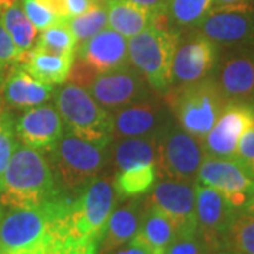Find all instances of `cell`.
<instances>
[{
	"label": "cell",
	"mask_w": 254,
	"mask_h": 254,
	"mask_svg": "<svg viewBox=\"0 0 254 254\" xmlns=\"http://www.w3.org/2000/svg\"><path fill=\"white\" fill-rule=\"evenodd\" d=\"M206 252H210V249L196 232L190 235H178L163 254H203Z\"/></svg>",
	"instance_id": "33"
},
{
	"label": "cell",
	"mask_w": 254,
	"mask_h": 254,
	"mask_svg": "<svg viewBox=\"0 0 254 254\" xmlns=\"http://www.w3.org/2000/svg\"><path fill=\"white\" fill-rule=\"evenodd\" d=\"M73 61L93 75L120 68L130 64L127 38L112 28H103L98 34L76 44Z\"/></svg>",
	"instance_id": "17"
},
{
	"label": "cell",
	"mask_w": 254,
	"mask_h": 254,
	"mask_svg": "<svg viewBox=\"0 0 254 254\" xmlns=\"http://www.w3.org/2000/svg\"><path fill=\"white\" fill-rule=\"evenodd\" d=\"M196 30L222 48L254 46V4L212 7Z\"/></svg>",
	"instance_id": "10"
},
{
	"label": "cell",
	"mask_w": 254,
	"mask_h": 254,
	"mask_svg": "<svg viewBox=\"0 0 254 254\" xmlns=\"http://www.w3.org/2000/svg\"><path fill=\"white\" fill-rule=\"evenodd\" d=\"M250 0H212L213 7H219V6H227V4H237V3H246Z\"/></svg>",
	"instance_id": "39"
},
{
	"label": "cell",
	"mask_w": 254,
	"mask_h": 254,
	"mask_svg": "<svg viewBox=\"0 0 254 254\" xmlns=\"http://www.w3.org/2000/svg\"><path fill=\"white\" fill-rule=\"evenodd\" d=\"M196 182L222 192L239 210L254 193L253 170L236 157L206 155L202 161Z\"/></svg>",
	"instance_id": "9"
},
{
	"label": "cell",
	"mask_w": 254,
	"mask_h": 254,
	"mask_svg": "<svg viewBox=\"0 0 254 254\" xmlns=\"http://www.w3.org/2000/svg\"><path fill=\"white\" fill-rule=\"evenodd\" d=\"M54 106L65 128L88 141L110 144L113 140L112 112L102 108L89 91L73 82L60 85L54 91Z\"/></svg>",
	"instance_id": "5"
},
{
	"label": "cell",
	"mask_w": 254,
	"mask_h": 254,
	"mask_svg": "<svg viewBox=\"0 0 254 254\" xmlns=\"http://www.w3.org/2000/svg\"><path fill=\"white\" fill-rule=\"evenodd\" d=\"M54 91V86L37 81L20 64H14L0 85V99L9 109L27 110L48 102Z\"/></svg>",
	"instance_id": "19"
},
{
	"label": "cell",
	"mask_w": 254,
	"mask_h": 254,
	"mask_svg": "<svg viewBox=\"0 0 254 254\" xmlns=\"http://www.w3.org/2000/svg\"><path fill=\"white\" fill-rule=\"evenodd\" d=\"M144 198H130L113 209L100 237L98 254H108L120 246L128 243L138 230L144 213Z\"/></svg>",
	"instance_id": "20"
},
{
	"label": "cell",
	"mask_w": 254,
	"mask_h": 254,
	"mask_svg": "<svg viewBox=\"0 0 254 254\" xmlns=\"http://www.w3.org/2000/svg\"><path fill=\"white\" fill-rule=\"evenodd\" d=\"M163 95L175 122L200 140L210 131L226 105L212 75L202 81L171 86Z\"/></svg>",
	"instance_id": "4"
},
{
	"label": "cell",
	"mask_w": 254,
	"mask_h": 254,
	"mask_svg": "<svg viewBox=\"0 0 254 254\" xmlns=\"http://www.w3.org/2000/svg\"><path fill=\"white\" fill-rule=\"evenodd\" d=\"M20 143L47 153L63 136L65 125L53 105H38L24 110L14 123Z\"/></svg>",
	"instance_id": "18"
},
{
	"label": "cell",
	"mask_w": 254,
	"mask_h": 254,
	"mask_svg": "<svg viewBox=\"0 0 254 254\" xmlns=\"http://www.w3.org/2000/svg\"><path fill=\"white\" fill-rule=\"evenodd\" d=\"M235 157L247 164L250 168L254 167V126L249 127L240 136L237 141Z\"/></svg>",
	"instance_id": "35"
},
{
	"label": "cell",
	"mask_w": 254,
	"mask_h": 254,
	"mask_svg": "<svg viewBox=\"0 0 254 254\" xmlns=\"http://www.w3.org/2000/svg\"><path fill=\"white\" fill-rule=\"evenodd\" d=\"M243 212H247V213H250V215H253L254 216V193L250 196V199L246 202Z\"/></svg>",
	"instance_id": "40"
},
{
	"label": "cell",
	"mask_w": 254,
	"mask_h": 254,
	"mask_svg": "<svg viewBox=\"0 0 254 254\" xmlns=\"http://www.w3.org/2000/svg\"><path fill=\"white\" fill-rule=\"evenodd\" d=\"M131 3H134L137 6L143 7V9L151 11L153 14L164 13L165 11V4L167 0H128Z\"/></svg>",
	"instance_id": "38"
},
{
	"label": "cell",
	"mask_w": 254,
	"mask_h": 254,
	"mask_svg": "<svg viewBox=\"0 0 254 254\" xmlns=\"http://www.w3.org/2000/svg\"><path fill=\"white\" fill-rule=\"evenodd\" d=\"M110 147V161L116 173L137 165L155 163V137H125L113 138Z\"/></svg>",
	"instance_id": "24"
},
{
	"label": "cell",
	"mask_w": 254,
	"mask_h": 254,
	"mask_svg": "<svg viewBox=\"0 0 254 254\" xmlns=\"http://www.w3.org/2000/svg\"><path fill=\"white\" fill-rule=\"evenodd\" d=\"M93 99L109 112L151 96V86L130 64L98 73L86 86Z\"/></svg>",
	"instance_id": "12"
},
{
	"label": "cell",
	"mask_w": 254,
	"mask_h": 254,
	"mask_svg": "<svg viewBox=\"0 0 254 254\" xmlns=\"http://www.w3.org/2000/svg\"><path fill=\"white\" fill-rule=\"evenodd\" d=\"M17 0H0V13L4 9H7L13 3H16Z\"/></svg>",
	"instance_id": "41"
},
{
	"label": "cell",
	"mask_w": 254,
	"mask_h": 254,
	"mask_svg": "<svg viewBox=\"0 0 254 254\" xmlns=\"http://www.w3.org/2000/svg\"><path fill=\"white\" fill-rule=\"evenodd\" d=\"M225 249L239 254H254V216L240 210L229 229Z\"/></svg>",
	"instance_id": "30"
},
{
	"label": "cell",
	"mask_w": 254,
	"mask_h": 254,
	"mask_svg": "<svg viewBox=\"0 0 254 254\" xmlns=\"http://www.w3.org/2000/svg\"><path fill=\"white\" fill-rule=\"evenodd\" d=\"M180 33L170 26L151 24L127 41L128 63L157 92L171 88V65Z\"/></svg>",
	"instance_id": "6"
},
{
	"label": "cell",
	"mask_w": 254,
	"mask_h": 254,
	"mask_svg": "<svg viewBox=\"0 0 254 254\" xmlns=\"http://www.w3.org/2000/svg\"><path fill=\"white\" fill-rule=\"evenodd\" d=\"M76 44L78 43L73 37L71 28L68 27L66 20L61 18L41 31L34 47L51 54L75 57Z\"/></svg>",
	"instance_id": "28"
},
{
	"label": "cell",
	"mask_w": 254,
	"mask_h": 254,
	"mask_svg": "<svg viewBox=\"0 0 254 254\" xmlns=\"http://www.w3.org/2000/svg\"><path fill=\"white\" fill-rule=\"evenodd\" d=\"M212 7V0H167L165 16L168 26L182 34L199 27Z\"/></svg>",
	"instance_id": "25"
},
{
	"label": "cell",
	"mask_w": 254,
	"mask_h": 254,
	"mask_svg": "<svg viewBox=\"0 0 254 254\" xmlns=\"http://www.w3.org/2000/svg\"><path fill=\"white\" fill-rule=\"evenodd\" d=\"M108 254H151V253H150V252H148L143 245L137 243V242H134V240H130L128 243L120 246V247L115 249V250H112V252H109Z\"/></svg>",
	"instance_id": "37"
},
{
	"label": "cell",
	"mask_w": 254,
	"mask_h": 254,
	"mask_svg": "<svg viewBox=\"0 0 254 254\" xmlns=\"http://www.w3.org/2000/svg\"><path fill=\"white\" fill-rule=\"evenodd\" d=\"M0 21L21 53L33 50L37 41V28L17 1L0 13Z\"/></svg>",
	"instance_id": "27"
},
{
	"label": "cell",
	"mask_w": 254,
	"mask_h": 254,
	"mask_svg": "<svg viewBox=\"0 0 254 254\" xmlns=\"http://www.w3.org/2000/svg\"><path fill=\"white\" fill-rule=\"evenodd\" d=\"M175 237L177 232L171 220L157 209L145 205L141 223L131 240L144 246L151 254H163Z\"/></svg>",
	"instance_id": "22"
},
{
	"label": "cell",
	"mask_w": 254,
	"mask_h": 254,
	"mask_svg": "<svg viewBox=\"0 0 254 254\" xmlns=\"http://www.w3.org/2000/svg\"><path fill=\"white\" fill-rule=\"evenodd\" d=\"M46 155L60 190L76 196L110 163V144L88 141L65 128Z\"/></svg>",
	"instance_id": "3"
},
{
	"label": "cell",
	"mask_w": 254,
	"mask_h": 254,
	"mask_svg": "<svg viewBox=\"0 0 254 254\" xmlns=\"http://www.w3.org/2000/svg\"><path fill=\"white\" fill-rule=\"evenodd\" d=\"M203 254H239L235 252H230V250H212V252H206Z\"/></svg>",
	"instance_id": "42"
},
{
	"label": "cell",
	"mask_w": 254,
	"mask_h": 254,
	"mask_svg": "<svg viewBox=\"0 0 254 254\" xmlns=\"http://www.w3.org/2000/svg\"><path fill=\"white\" fill-rule=\"evenodd\" d=\"M102 1H106V0H102Z\"/></svg>",
	"instance_id": "43"
},
{
	"label": "cell",
	"mask_w": 254,
	"mask_h": 254,
	"mask_svg": "<svg viewBox=\"0 0 254 254\" xmlns=\"http://www.w3.org/2000/svg\"><path fill=\"white\" fill-rule=\"evenodd\" d=\"M64 193L55 182L46 153L17 140L0 181V205L37 206Z\"/></svg>",
	"instance_id": "2"
},
{
	"label": "cell",
	"mask_w": 254,
	"mask_h": 254,
	"mask_svg": "<svg viewBox=\"0 0 254 254\" xmlns=\"http://www.w3.org/2000/svg\"><path fill=\"white\" fill-rule=\"evenodd\" d=\"M102 0H64L65 6V18L76 17L85 11L96 6Z\"/></svg>",
	"instance_id": "36"
},
{
	"label": "cell",
	"mask_w": 254,
	"mask_h": 254,
	"mask_svg": "<svg viewBox=\"0 0 254 254\" xmlns=\"http://www.w3.org/2000/svg\"><path fill=\"white\" fill-rule=\"evenodd\" d=\"M195 202V182L173 178H160L144 195L147 206L157 209L171 220L177 236L198 232Z\"/></svg>",
	"instance_id": "8"
},
{
	"label": "cell",
	"mask_w": 254,
	"mask_h": 254,
	"mask_svg": "<svg viewBox=\"0 0 254 254\" xmlns=\"http://www.w3.org/2000/svg\"><path fill=\"white\" fill-rule=\"evenodd\" d=\"M252 126H254V103L226 102L218 120L202 140L206 155L235 157L239 138Z\"/></svg>",
	"instance_id": "16"
},
{
	"label": "cell",
	"mask_w": 254,
	"mask_h": 254,
	"mask_svg": "<svg viewBox=\"0 0 254 254\" xmlns=\"http://www.w3.org/2000/svg\"><path fill=\"white\" fill-rule=\"evenodd\" d=\"M220 50L198 30L180 34L171 65V86L198 82L212 75Z\"/></svg>",
	"instance_id": "11"
},
{
	"label": "cell",
	"mask_w": 254,
	"mask_h": 254,
	"mask_svg": "<svg viewBox=\"0 0 254 254\" xmlns=\"http://www.w3.org/2000/svg\"><path fill=\"white\" fill-rule=\"evenodd\" d=\"M108 26L126 38L136 36L154 23L155 14L128 0H106Z\"/></svg>",
	"instance_id": "23"
},
{
	"label": "cell",
	"mask_w": 254,
	"mask_h": 254,
	"mask_svg": "<svg viewBox=\"0 0 254 254\" xmlns=\"http://www.w3.org/2000/svg\"><path fill=\"white\" fill-rule=\"evenodd\" d=\"M212 78L226 102L254 103V46L225 48Z\"/></svg>",
	"instance_id": "13"
},
{
	"label": "cell",
	"mask_w": 254,
	"mask_h": 254,
	"mask_svg": "<svg viewBox=\"0 0 254 254\" xmlns=\"http://www.w3.org/2000/svg\"><path fill=\"white\" fill-rule=\"evenodd\" d=\"M157 178L196 182L198 171L206 157L203 141L185 131L171 119L155 137Z\"/></svg>",
	"instance_id": "7"
},
{
	"label": "cell",
	"mask_w": 254,
	"mask_h": 254,
	"mask_svg": "<svg viewBox=\"0 0 254 254\" xmlns=\"http://www.w3.org/2000/svg\"><path fill=\"white\" fill-rule=\"evenodd\" d=\"M73 198L64 193L37 206L0 205V254H64Z\"/></svg>",
	"instance_id": "1"
},
{
	"label": "cell",
	"mask_w": 254,
	"mask_h": 254,
	"mask_svg": "<svg viewBox=\"0 0 254 254\" xmlns=\"http://www.w3.org/2000/svg\"><path fill=\"white\" fill-rule=\"evenodd\" d=\"M73 58L68 55H57L38 50L24 51L20 55L18 63L33 78L47 85H63L69 78Z\"/></svg>",
	"instance_id": "21"
},
{
	"label": "cell",
	"mask_w": 254,
	"mask_h": 254,
	"mask_svg": "<svg viewBox=\"0 0 254 254\" xmlns=\"http://www.w3.org/2000/svg\"><path fill=\"white\" fill-rule=\"evenodd\" d=\"M195 193L198 233L205 240L210 252L223 250L227 232L240 210L215 188L195 182Z\"/></svg>",
	"instance_id": "14"
},
{
	"label": "cell",
	"mask_w": 254,
	"mask_h": 254,
	"mask_svg": "<svg viewBox=\"0 0 254 254\" xmlns=\"http://www.w3.org/2000/svg\"><path fill=\"white\" fill-rule=\"evenodd\" d=\"M20 3H21L20 4L21 9L26 13L28 20L40 31L50 27L55 21L61 20L43 0H21Z\"/></svg>",
	"instance_id": "32"
},
{
	"label": "cell",
	"mask_w": 254,
	"mask_h": 254,
	"mask_svg": "<svg viewBox=\"0 0 254 254\" xmlns=\"http://www.w3.org/2000/svg\"><path fill=\"white\" fill-rule=\"evenodd\" d=\"M21 51L13 43L11 37L6 31L4 26L0 21V85L4 79V75L10 68L18 63Z\"/></svg>",
	"instance_id": "34"
},
{
	"label": "cell",
	"mask_w": 254,
	"mask_h": 254,
	"mask_svg": "<svg viewBox=\"0 0 254 254\" xmlns=\"http://www.w3.org/2000/svg\"><path fill=\"white\" fill-rule=\"evenodd\" d=\"M14 123V116L0 99V181L6 170V165L9 163L10 155L17 144Z\"/></svg>",
	"instance_id": "31"
},
{
	"label": "cell",
	"mask_w": 254,
	"mask_h": 254,
	"mask_svg": "<svg viewBox=\"0 0 254 254\" xmlns=\"http://www.w3.org/2000/svg\"><path fill=\"white\" fill-rule=\"evenodd\" d=\"M157 181L155 163L137 165L128 170L118 171L113 175V185L118 200L141 198L148 193Z\"/></svg>",
	"instance_id": "26"
},
{
	"label": "cell",
	"mask_w": 254,
	"mask_h": 254,
	"mask_svg": "<svg viewBox=\"0 0 254 254\" xmlns=\"http://www.w3.org/2000/svg\"><path fill=\"white\" fill-rule=\"evenodd\" d=\"M113 138L157 137L173 119L164 99L154 95L113 110Z\"/></svg>",
	"instance_id": "15"
},
{
	"label": "cell",
	"mask_w": 254,
	"mask_h": 254,
	"mask_svg": "<svg viewBox=\"0 0 254 254\" xmlns=\"http://www.w3.org/2000/svg\"><path fill=\"white\" fill-rule=\"evenodd\" d=\"M68 27L71 28L76 43L85 41L95 34H98L103 28L108 27V10L106 1H100L92 9L79 14L76 17L65 18Z\"/></svg>",
	"instance_id": "29"
}]
</instances>
